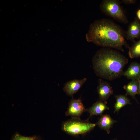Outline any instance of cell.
Returning <instances> with one entry per match:
<instances>
[{
    "label": "cell",
    "instance_id": "cell-1",
    "mask_svg": "<svg viewBox=\"0 0 140 140\" xmlns=\"http://www.w3.org/2000/svg\"><path fill=\"white\" fill-rule=\"evenodd\" d=\"M86 37L87 41L104 48L124 52L123 47H129L125 40V33L112 21L106 19L95 20L90 25Z\"/></svg>",
    "mask_w": 140,
    "mask_h": 140
},
{
    "label": "cell",
    "instance_id": "cell-2",
    "mask_svg": "<svg viewBox=\"0 0 140 140\" xmlns=\"http://www.w3.org/2000/svg\"><path fill=\"white\" fill-rule=\"evenodd\" d=\"M92 62L97 76L112 81L123 75V68L128 63V59L117 50L103 48L97 51Z\"/></svg>",
    "mask_w": 140,
    "mask_h": 140
},
{
    "label": "cell",
    "instance_id": "cell-3",
    "mask_svg": "<svg viewBox=\"0 0 140 140\" xmlns=\"http://www.w3.org/2000/svg\"><path fill=\"white\" fill-rule=\"evenodd\" d=\"M96 124L83 121L80 118H72L62 124V129L66 132L72 135H76L88 132L93 130Z\"/></svg>",
    "mask_w": 140,
    "mask_h": 140
},
{
    "label": "cell",
    "instance_id": "cell-4",
    "mask_svg": "<svg viewBox=\"0 0 140 140\" xmlns=\"http://www.w3.org/2000/svg\"><path fill=\"white\" fill-rule=\"evenodd\" d=\"M102 11L106 14L120 22H128L119 1L116 0H104L100 5Z\"/></svg>",
    "mask_w": 140,
    "mask_h": 140
},
{
    "label": "cell",
    "instance_id": "cell-5",
    "mask_svg": "<svg viewBox=\"0 0 140 140\" xmlns=\"http://www.w3.org/2000/svg\"><path fill=\"white\" fill-rule=\"evenodd\" d=\"M86 110L80 98H73L69 101L65 115L71 116L72 118H80L82 113Z\"/></svg>",
    "mask_w": 140,
    "mask_h": 140
},
{
    "label": "cell",
    "instance_id": "cell-6",
    "mask_svg": "<svg viewBox=\"0 0 140 140\" xmlns=\"http://www.w3.org/2000/svg\"><path fill=\"white\" fill-rule=\"evenodd\" d=\"M87 80L86 78L81 80L74 79L69 81L64 84L63 91L66 94L72 97L81 87Z\"/></svg>",
    "mask_w": 140,
    "mask_h": 140
},
{
    "label": "cell",
    "instance_id": "cell-7",
    "mask_svg": "<svg viewBox=\"0 0 140 140\" xmlns=\"http://www.w3.org/2000/svg\"><path fill=\"white\" fill-rule=\"evenodd\" d=\"M97 89L99 100L103 101H106L113 93L112 87L110 84L101 78L98 80Z\"/></svg>",
    "mask_w": 140,
    "mask_h": 140
},
{
    "label": "cell",
    "instance_id": "cell-8",
    "mask_svg": "<svg viewBox=\"0 0 140 140\" xmlns=\"http://www.w3.org/2000/svg\"><path fill=\"white\" fill-rule=\"evenodd\" d=\"M116 122L117 121L112 119L109 115L106 114L101 116L96 124L101 129L109 134L113 124Z\"/></svg>",
    "mask_w": 140,
    "mask_h": 140
},
{
    "label": "cell",
    "instance_id": "cell-9",
    "mask_svg": "<svg viewBox=\"0 0 140 140\" xmlns=\"http://www.w3.org/2000/svg\"><path fill=\"white\" fill-rule=\"evenodd\" d=\"M106 101H103L99 100L93 104L89 108L86 109V111L89 112L90 114V117L96 115L101 116L102 113L106 110L109 109L107 104Z\"/></svg>",
    "mask_w": 140,
    "mask_h": 140
},
{
    "label": "cell",
    "instance_id": "cell-10",
    "mask_svg": "<svg viewBox=\"0 0 140 140\" xmlns=\"http://www.w3.org/2000/svg\"><path fill=\"white\" fill-rule=\"evenodd\" d=\"M140 37V23L135 20L129 25L125 33V38L128 40H134Z\"/></svg>",
    "mask_w": 140,
    "mask_h": 140
},
{
    "label": "cell",
    "instance_id": "cell-11",
    "mask_svg": "<svg viewBox=\"0 0 140 140\" xmlns=\"http://www.w3.org/2000/svg\"><path fill=\"white\" fill-rule=\"evenodd\" d=\"M123 75L132 80H139L140 79V63H131L127 69L124 72Z\"/></svg>",
    "mask_w": 140,
    "mask_h": 140
},
{
    "label": "cell",
    "instance_id": "cell-12",
    "mask_svg": "<svg viewBox=\"0 0 140 140\" xmlns=\"http://www.w3.org/2000/svg\"><path fill=\"white\" fill-rule=\"evenodd\" d=\"M126 91L125 95H130L135 99L138 104V103L135 97V95L138 94V80H132L127 85L123 86Z\"/></svg>",
    "mask_w": 140,
    "mask_h": 140
},
{
    "label": "cell",
    "instance_id": "cell-13",
    "mask_svg": "<svg viewBox=\"0 0 140 140\" xmlns=\"http://www.w3.org/2000/svg\"><path fill=\"white\" fill-rule=\"evenodd\" d=\"M116 102L114 104V113L119 112L123 107L127 104H131L130 100L125 95H115Z\"/></svg>",
    "mask_w": 140,
    "mask_h": 140
},
{
    "label": "cell",
    "instance_id": "cell-14",
    "mask_svg": "<svg viewBox=\"0 0 140 140\" xmlns=\"http://www.w3.org/2000/svg\"><path fill=\"white\" fill-rule=\"evenodd\" d=\"M128 54L130 58L132 59L140 57V39L129 48Z\"/></svg>",
    "mask_w": 140,
    "mask_h": 140
},
{
    "label": "cell",
    "instance_id": "cell-15",
    "mask_svg": "<svg viewBox=\"0 0 140 140\" xmlns=\"http://www.w3.org/2000/svg\"><path fill=\"white\" fill-rule=\"evenodd\" d=\"M40 137L34 136L31 137H25L17 133H15L11 140H41Z\"/></svg>",
    "mask_w": 140,
    "mask_h": 140
},
{
    "label": "cell",
    "instance_id": "cell-16",
    "mask_svg": "<svg viewBox=\"0 0 140 140\" xmlns=\"http://www.w3.org/2000/svg\"><path fill=\"white\" fill-rule=\"evenodd\" d=\"M135 1L132 0H122L121 2L123 3L126 4H131L134 3Z\"/></svg>",
    "mask_w": 140,
    "mask_h": 140
},
{
    "label": "cell",
    "instance_id": "cell-17",
    "mask_svg": "<svg viewBox=\"0 0 140 140\" xmlns=\"http://www.w3.org/2000/svg\"><path fill=\"white\" fill-rule=\"evenodd\" d=\"M137 15L138 18L140 20V9H139L137 12Z\"/></svg>",
    "mask_w": 140,
    "mask_h": 140
},
{
    "label": "cell",
    "instance_id": "cell-18",
    "mask_svg": "<svg viewBox=\"0 0 140 140\" xmlns=\"http://www.w3.org/2000/svg\"><path fill=\"white\" fill-rule=\"evenodd\" d=\"M138 94L140 95V79L138 80Z\"/></svg>",
    "mask_w": 140,
    "mask_h": 140
},
{
    "label": "cell",
    "instance_id": "cell-19",
    "mask_svg": "<svg viewBox=\"0 0 140 140\" xmlns=\"http://www.w3.org/2000/svg\"><path fill=\"white\" fill-rule=\"evenodd\" d=\"M111 140H117L116 138H114L111 139Z\"/></svg>",
    "mask_w": 140,
    "mask_h": 140
},
{
    "label": "cell",
    "instance_id": "cell-20",
    "mask_svg": "<svg viewBox=\"0 0 140 140\" xmlns=\"http://www.w3.org/2000/svg\"></svg>",
    "mask_w": 140,
    "mask_h": 140
}]
</instances>
